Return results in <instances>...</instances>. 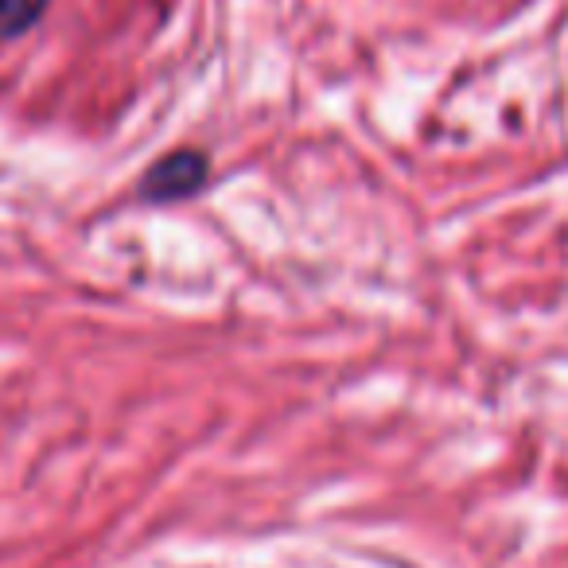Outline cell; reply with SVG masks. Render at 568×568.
I'll list each match as a JSON object with an SVG mask.
<instances>
[{"label":"cell","instance_id":"6da1fadb","mask_svg":"<svg viewBox=\"0 0 568 568\" xmlns=\"http://www.w3.org/2000/svg\"><path fill=\"white\" fill-rule=\"evenodd\" d=\"M206 175H211V164H206L203 152L175 149V152H168L164 160H156V164L144 172L141 195L152 199V203H175V199H191L195 191H203Z\"/></svg>","mask_w":568,"mask_h":568},{"label":"cell","instance_id":"7a4b0ae2","mask_svg":"<svg viewBox=\"0 0 568 568\" xmlns=\"http://www.w3.org/2000/svg\"><path fill=\"white\" fill-rule=\"evenodd\" d=\"M48 0H0V40H17L40 24Z\"/></svg>","mask_w":568,"mask_h":568}]
</instances>
